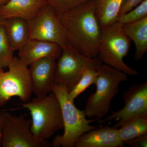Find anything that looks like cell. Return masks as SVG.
Instances as JSON below:
<instances>
[{"label":"cell","instance_id":"obj_1","mask_svg":"<svg viewBox=\"0 0 147 147\" xmlns=\"http://www.w3.org/2000/svg\"><path fill=\"white\" fill-rule=\"evenodd\" d=\"M95 0L84 3L59 16L71 47L87 57H97L100 27L95 13Z\"/></svg>","mask_w":147,"mask_h":147},{"label":"cell","instance_id":"obj_2","mask_svg":"<svg viewBox=\"0 0 147 147\" xmlns=\"http://www.w3.org/2000/svg\"><path fill=\"white\" fill-rule=\"evenodd\" d=\"M52 92L57 98L60 104L64 129L63 134L57 135L53 139L52 146L55 147H74L82 134L98 127L90 124L99 119H87L84 110L76 108L74 100L69 97L65 87L55 84Z\"/></svg>","mask_w":147,"mask_h":147},{"label":"cell","instance_id":"obj_3","mask_svg":"<svg viewBox=\"0 0 147 147\" xmlns=\"http://www.w3.org/2000/svg\"><path fill=\"white\" fill-rule=\"evenodd\" d=\"M97 70L98 76L94 84L96 90L89 96L84 110L88 118L99 120L109 112L111 101L119 91L120 84L127 81L128 75L103 63L98 67Z\"/></svg>","mask_w":147,"mask_h":147},{"label":"cell","instance_id":"obj_4","mask_svg":"<svg viewBox=\"0 0 147 147\" xmlns=\"http://www.w3.org/2000/svg\"><path fill=\"white\" fill-rule=\"evenodd\" d=\"M32 117L31 131L37 139L47 140L63 128L60 104L55 94L39 96L21 104Z\"/></svg>","mask_w":147,"mask_h":147},{"label":"cell","instance_id":"obj_5","mask_svg":"<svg viewBox=\"0 0 147 147\" xmlns=\"http://www.w3.org/2000/svg\"><path fill=\"white\" fill-rule=\"evenodd\" d=\"M123 26L117 21L101 27L97 57L102 63L127 75L136 76L138 71L127 65L123 61L129 51L130 40L124 32Z\"/></svg>","mask_w":147,"mask_h":147},{"label":"cell","instance_id":"obj_6","mask_svg":"<svg viewBox=\"0 0 147 147\" xmlns=\"http://www.w3.org/2000/svg\"><path fill=\"white\" fill-rule=\"evenodd\" d=\"M102 63L98 57H87L69 44L62 49L61 55L56 63L55 84L63 86L69 92L85 71L89 69H97Z\"/></svg>","mask_w":147,"mask_h":147},{"label":"cell","instance_id":"obj_7","mask_svg":"<svg viewBox=\"0 0 147 147\" xmlns=\"http://www.w3.org/2000/svg\"><path fill=\"white\" fill-rule=\"evenodd\" d=\"M7 68L5 71L0 67V108L15 96L23 103L28 102L33 93L28 66L13 57Z\"/></svg>","mask_w":147,"mask_h":147},{"label":"cell","instance_id":"obj_8","mask_svg":"<svg viewBox=\"0 0 147 147\" xmlns=\"http://www.w3.org/2000/svg\"><path fill=\"white\" fill-rule=\"evenodd\" d=\"M27 22L30 39L54 42L62 49L69 44L59 16L48 4L35 17Z\"/></svg>","mask_w":147,"mask_h":147},{"label":"cell","instance_id":"obj_9","mask_svg":"<svg viewBox=\"0 0 147 147\" xmlns=\"http://www.w3.org/2000/svg\"><path fill=\"white\" fill-rule=\"evenodd\" d=\"M31 120L4 112L3 147H49L47 140L37 139L31 131Z\"/></svg>","mask_w":147,"mask_h":147},{"label":"cell","instance_id":"obj_10","mask_svg":"<svg viewBox=\"0 0 147 147\" xmlns=\"http://www.w3.org/2000/svg\"><path fill=\"white\" fill-rule=\"evenodd\" d=\"M125 105L117 112H113L104 119L98 120L99 123L113 120L119 121L113 127L118 129L123 123L137 117H147V82L131 86L122 96Z\"/></svg>","mask_w":147,"mask_h":147},{"label":"cell","instance_id":"obj_11","mask_svg":"<svg viewBox=\"0 0 147 147\" xmlns=\"http://www.w3.org/2000/svg\"><path fill=\"white\" fill-rule=\"evenodd\" d=\"M56 61L47 57L35 61L29 65L32 90L36 96H44L52 92L55 84Z\"/></svg>","mask_w":147,"mask_h":147},{"label":"cell","instance_id":"obj_12","mask_svg":"<svg viewBox=\"0 0 147 147\" xmlns=\"http://www.w3.org/2000/svg\"><path fill=\"white\" fill-rule=\"evenodd\" d=\"M125 144L119 137L117 129L107 125L92 129L82 134L75 147H122Z\"/></svg>","mask_w":147,"mask_h":147},{"label":"cell","instance_id":"obj_13","mask_svg":"<svg viewBox=\"0 0 147 147\" xmlns=\"http://www.w3.org/2000/svg\"><path fill=\"white\" fill-rule=\"evenodd\" d=\"M61 52L62 48L56 43L29 39L19 50L18 58L23 63L29 66L35 61L47 57L57 60Z\"/></svg>","mask_w":147,"mask_h":147},{"label":"cell","instance_id":"obj_14","mask_svg":"<svg viewBox=\"0 0 147 147\" xmlns=\"http://www.w3.org/2000/svg\"><path fill=\"white\" fill-rule=\"evenodd\" d=\"M47 4L46 0H9L0 7V15L5 19L17 17L28 21Z\"/></svg>","mask_w":147,"mask_h":147},{"label":"cell","instance_id":"obj_15","mask_svg":"<svg viewBox=\"0 0 147 147\" xmlns=\"http://www.w3.org/2000/svg\"><path fill=\"white\" fill-rule=\"evenodd\" d=\"M122 28L135 45L134 59L140 61L147 51V17L136 22L123 24Z\"/></svg>","mask_w":147,"mask_h":147},{"label":"cell","instance_id":"obj_16","mask_svg":"<svg viewBox=\"0 0 147 147\" xmlns=\"http://www.w3.org/2000/svg\"><path fill=\"white\" fill-rule=\"evenodd\" d=\"M3 26L12 49L14 51H19L30 39L28 22L13 17L5 19Z\"/></svg>","mask_w":147,"mask_h":147},{"label":"cell","instance_id":"obj_17","mask_svg":"<svg viewBox=\"0 0 147 147\" xmlns=\"http://www.w3.org/2000/svg\"><path fill=\"white\" fill-rule=\"evenodd\" d=\"M123 0H95V13L100 27L117 21Z\"/></svg>","mask_w":147,"mask_h":147},{"label":"cell","instance_id":"obj_18","mask_svg":"<svg viewBox=\"0 0 147 147\" xmlns=\"http://www.w3.org/2000/svg\"><path fill=\"white\" fill-rule=\"evenodd\" d=\"M119 137L124 143L147 134V117H137L123 123L117 129Z\"/></svg>","mask_w":147,"mask_h":147},{"label":"cell","instance_id":"obj_19","mask_svg":"<svg viewBox=\"0 0 147 147\" xmlns=\"http://www.w3.org/2000/svg\"><path fill=\"white\" fill-rule=\"evenodd\" d=\"M98 74L97 69H89L85 71L77 84L69 92L70 98L74 100L90 86L95 84Z\"/></svg>","mask_w":147,"mask_h":147},{"label":"cell","instance_id":"obj_20","mask_svg":"<svg viewBox=\"0 0 147 147\" xmlns=\"http://www.w3.org/2000/svg\"><path fill=\"white\" fill-rule=\"evenodd\" d=\"M12 49L3 25L0 26V67L7 68L13 57Z\"/></svg>","mask_w":147,"mask_h":147},{"label":"cell","instance_id":"obj_21","mask_svg":"<svg viewBox=\"0 0 147 147\" xmlns=\"http://www.w3.org/2000/svg\"><path fill=\"white\" fill-rule=\"evenodd\" d=\"M147 17V0H143L139 5L120 16L117 21L123 24H129Z\"/></svg>","mask_w":147,"mask_h":147},{"label":"cell","instance_id":"obj_22","mask_svg":"<svg viewBox=\"0 0 147 147\" xmlns=\"http://www.w3.org/2000/svg\"><path fill=\"white\" fill-rule=\"evenodd\" d=\"M59 16L62 13L92 0H46Z\"/></svg>","mask_w":147,"mask_h":147},{"label":"cell","instance_id":"obj_23","mask_svg":"<svg viewBox=\"0 0 147 147\" xmlns=\"http://www.w3.org/2000/svg\"><path fill=\"white\" fill-rule=\"evenodd\" d=\"M143 1V0H123L119 11V18L137 7Z\"/></svg>","mask_w":147,"mask_h":147},{"label":"cell","instance_id":"obj_24","mask_svg":"<svg viewBox=\"0 0 147 147\" xmlns=\"http://www.w3.org/2000/svg\"><path fill=\"white\" fill-rule=\"evenodd\" d=\"M131 147H147V134L136 137L125 143Z\"/></svg>","mask_w":147,"mask_h":147},{"label":"cell","instance_id":"obj_25","mask_svg":"<svg viewBox=\"0 0 147 147\" xmlns=\"http://www.w3.org/2000/svg\"><path fill=\"white\" fill-rule=\"evenodd\" d=\"M4 112L0 113V147L2 145L3 127Z\"/></svg>","mask_w":147,"mask_h":147},{"label":"cell","instance_id":"obj_26","mask_svg":"<svg viewBox=\"0 0 147 147\" xmlns=\"http://www.w3.org/2000/svg\"><path fill=\"white\" fill-rule=\"evenodd\" d=\"M9 0H0V7L5 4Z\"/></svg>","mask_w":147,"mask_h":147},{"label":"cell","instance_id":"obj_27","mask_svg":"<svg viewBox=\"0 0 147 147\" xmlns=\"http://www.w3.org/2000/svg\"><path fill=\"white\" fill-rule=\"evenodd\" d=\"M5 19L3 18L0 15V26L3 25Z\"/></svg>","mask_w":147,"mask_h":147}]
</instances>
